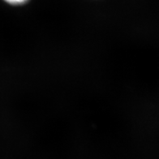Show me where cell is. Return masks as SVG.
I'll list each match as a JSON object with an SVG mask.
<instances>
[{"mask_svg": "<svg viewBox=\"0 0 159 159\" xmlns=\"http://www.w3.org/2000/svg\"><path fill=\"white\" fill-rule=\"evenodd\" d=\"M4 1L13 6H20V5L25 4L29 0H4Z\"/></svg>", "mask_w": 159, "mask_h": 159, "instance_id": "1", "label": "cell"}]
</instances>
